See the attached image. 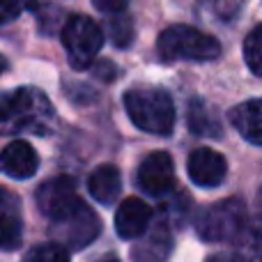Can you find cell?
<instances>
[{"label": "cell", "instance_id": "cell-2", "mask_svg": "<svg viewBox=\"0 0 262 262\" xmlns=\"http://www.w3.org/2000/svg\"><path fill=\"white\" fill-rule=\"evenodd\" d=\"M129 120L140 131L168 136L175 127V104L161 88H136L124 95Z\"/></svg>", "mask_w": 262, "mask_h": 262}, {"label": "cell", "instance_id": "cell-4", "mask_svg": "<svg viewBox=\"0 0 262 262\" xmlns=\"http://www.w3.org/2000/svg\"><path fill=\"white\" fill-rule=\"evenodd\" d=\"M246 228V205L239 198H226L198 214L195 230L205 242H226L239 237Z\"/></svg>", "mask_w": 262, "mask_h": 262}, {"label": "cell", "instance_id": "cell-11", "mask_svg": "<svg viewBox=\"0 0 262 262\" xmlns=\"http://www.w3.org/2000/svg\"><path fill=\"white\" fill-rule=\"evenodd\" d=\"M0 163H3L5 175L14 177V180H28L39 168V157H37V152L32 149L30 143H26V140H12L3 149Z\"/></svg>", "mask_w": 262, "mask_h": 262}, {"label": "cell", "instance_id": "cell-9", "mask_svg": "<svg viewBox=\"0 0 262 262\" xmlns=\"http://www.w3.org/2000/svg\"><path fill=\"white\" fill-rule=\"evenodd\" d=\"M186 170H189V177L193 184L212 189V186H219L226 180L228 163L223 159V154L214 152L209 147H198L191 152Z\"/></svg>", "mask_w": 262, "mask_h": 262}, {"label": "cell", "instance_id": "cell-14", "mask_svg": "<svg viewBox=\"0 0 262 262\" xmlns=\"http://www.w3.org/2000/svg\"><path fill=\"white\" fill-rule=\"evenodd\" d=\"M88 189H90L92 198L101 205H111L118 200L120 191H122V175L115 166L104 163V166L95 168L88 180Z\"/></svg>", "mask_w": 262, "mask_h": 262}, {"label": "cell", "instance_id": "cell-21", "mask_svg": "<svg viewBox=\"0 0 262 262\" xmlns=\"http://www.w3.org/2000/svg\"><path fill=\"white\" fill-rule=\"evenodd\" d=\"M0 5H3V21L9 23L26 9L35 7V0H0Z\"/></svg>", "mask_w": 262, "mask_h": 262}, {"label": "cell", "instance_id": "cell-16", "mask_svg": "<svg viewBox=\"0 0 262 262\" xmlns=\"http://www.w3.org/2000/svg\"><path fill=\"white\" fill-rule=\"evenodd\" d=\"M189 129L195 136H209V138H216L221 134L216 115L203 99H193L189 104Z\"/></svg>", "mask_w": 262, "mask_h": 262}, {"label": "cell", "instance_id": "cell-13", "mask_svg": "<svg viewBox=\"0 0 262 262\" xmlns=\"http://www.w3.org/2000/svg\"><path fill=\"white\" fill-rule=\"evenodd\" d=\"M172 251V237L168 223H157L152 230L147 232V237L136 244L134 249V260L136 262H163Z\"/></svg>", "mask_w": 262, "mask_h": 262}, {"label": "cell", "instance_id": "cell-15", "mask_svg": "<svg viewBox=\"0 0 262 262\" xmlns=\"http://www.w3.org/2000/svg\"><path fill=\"white\" fill-rule=\"evenodd\" d=\"M0 228H3V249L14 251L21 244V214H18V200L9 191H3V205H0Z\"/></svg>", "mask_w": 262, "mask_h": 262}, {"label": "cell", "instance_id": "cell-17", "mask_svg": "<svg viewBox=\"0 0 262 262\" xmlns=\"http://www.w3.org/2000/svg\"><path fill=\"white\" fill-rule=\"evenodd\" d=\"M232 255L237 262H262V221L244 228Z\"/></svg>", "mask_w": 262, "mask_h": 262}, {"label": "cell", "instance_id": "cell-12", "mask_svg": "<svg viewBox=\"0 0 262 262\" xmlns=\"http://www.w3.org/2000/svg\"><path fill=\"white\" fill-rule=\"evenodd\" d=\"M232 127L244 140L262 147V99H249L230 111Z\"/></svg>", "mask_w": 262, "mask_h": 262}, {"label": "cell", "instance_id": "cell-19", "mask_svg": "<svg viewBox=\"0 0 262 262\" xmlns=\"http://www.w3.org/2000/svg\"><path fill=\"white\" fill-rule=\"evenodd\" d=\"M244 60L255 76H262V23L255 26L244 39Z\"/></svg>", "mask_w": 262, "mask_h": 262}, {"label": "cell", "instance_id": "cell-1", "mask_svg": "<svg viewBox=\"0 0 262 262\" xmlns=\"http://www.w3.org/2000/svg\"><path fill=\"white\" fill-rule=\"evenodd\" d=\"M53 124V108L44 92L35 88H21L3 99V127L7 134L30 131L46 134Z\"/></svg>", "mask_w": 262, "mask_h": 262}, {"label": "cell", "instance_id": "cell-18", "mask_svg": "<svg viewBox=\"0 0 262 262\" xmlns=\"http://www.w3.org/2000/svg\"><path fill=\"white\" fill-rule=\"evenodd\" d=\"M23 262H69V249L64 244H58V242L32 246L23 255Z\"/></svg>", "mask_w": 262, "mask_h": 262}, {"label": "cell", "instance_id": "cell-6", "mask_svg": "<svg viewBox=\"0 0 262 262\" xmlns=\"http://www.w3.org/2000/svg\"><path fill=\"white\" fill-rule=\"evenodd\" d=\"M37 207L41 209L46 219L51 221H62L67 219L78 205L83 203L76 193V182L67 175H60V177H51L46 180L44 184L37 189Z\"/></svg>", "mask_w": 262, "mask_h": 262}, {"label": "cell", "instance_id": "cell-7", "mask_svg": "<svg viewBox=\"0 0 262 262\" xmlns=\"http://www.w3.org/2000/svg\"><path fill=\"white\" fill-rule=\"evenodd\" d=\"M55 230L60 232L64 246L74 251L85 249L90 242H95L101 232V221L85 203H81L67 219L53 223Z\"/></svg>", "mask_w": 262, "mask_h": 262}, {"label": "cell", "instance_id": "cell-20", "mask_svg": "<svg viewBox=\"0 0 262 262\" xmlns=\"http://www.w3.org/2000/svg\"><path fill=\"white\" fill-rule=\"evenodd\" d=\"M108 32H111V39H113L118 46L131 44V21L127 16H111L108 18Z\"/></svg>", "mask_w": 262, "mask_h": 262}, {"label": "cell", "instance_id": "cell-8", "mask_svg": "<svg viewBox=\"0 0 262 262\" xmlns=\"http://www.w3.org/2000/svg\"><path fill=\"white\" fill-rule=\"evenodd\" d=\"M138 186L149 195H163L175 186V166L170 154L152 152L138 168Z\"/></svg>", "mask_w": 262, "mask_h": 262}, {"label": "cell", "instance_id": "cell-3", "mask_svg": "<svg viewBox=\"0 0 262 262\" xmlns=\"http://www.w3.org/2000/svg\"><path fill=\"white\" fill-rule=\"evenodd\" d=\"M157 49L163 60H216L221 55V44L207 32L191 26H170L159 35Z\"/></svg>", "mask_w": 262, "mask_h": 262}, {"label": "cell", "instance_id": "cell-25", "mask_svg": "<svg viewBox=\"0 0 262 262\" xmlns=\"http://www.w3.org/2000/svg\"><path fill=\"white\" fill-rule=\"evenodd\" d=\"M260 200H262V189H260Z\"/></svg>", "mask_w": 262, "mask_h": 262}, {"label": "cell", "instance_id": "cell-23", "mask_svg": "<svg viewBox=\"0 0 262 262\" xmlns=\"http://www.w3.org/2000/svg\"><path fill=\"white\" fill-rule=\"evenodd\" d=\"M92 5L104 14H120V12H124L129 0H92Z\"/></svg>", "mask_w": 262, "mask_h": 262}, {"label": "cell", "instance_id": "cell-24", "mask_svg": "<svg viewBox=\"0 0 262 262\" xmlns=\"http://www.w3.org/2000/svg\"><path fill=\"white\" fill-rule=\"evenodd\" d=\"M207 262H237V260H235L232 253H216V255H212Z\"/></svg>", "mask_w": 262, "mask_h": 262}, {"label": "cell", "instance_id": "cell-22", "mask_svg": "<svg viewBox=\"0 0 262 262\" xmlns=\"http://www.w3.org/2000/svg\"><path fill=\"white\" fill-rule=\"evenodd\" d=\"M242 5H244V0H212L214 14L219 18H230Z\"/></svg>", "mask_w": 262, "mask_h": 262}, {"label": "cell", "instance_id": "cell-10", "mask_svg": "<svg viewBox=\"0 0 262 262\" xmlns=\"http://www.w3.org/2000/svg\"><path fill=\"white\" fill-rule=\"evenodd\" d=\"M152 207L140 198H127L115 212V230L122 239H136L149 228Z\"/></svg>", "mask_w": 262, "mask_h": 262}, {"label": "cell", "instance_id": "cell-5", "mask_svg": "<svg viewBox=\"0 0 262 262\" xmlns=\"http://www.w3.org/2000/svg\"><path fill=\"white\" fill-rule=\"evenodd\" d=\"M62 44L67 49L69 64L74 69H88L104 46V32L92 18L76 14L64 23Z\"/></svg>", "mask_w": 262, "mask_h": 262}]
</instances>
